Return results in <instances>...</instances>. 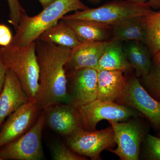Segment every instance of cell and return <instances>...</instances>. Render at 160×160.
Masks as SVG:
<instances>
[{"instance_id": "cell-1", "label": "cell", "mask_w": 160, "mask_h": 160, "mask_svg": "<svg viewBox=\"0 0 160 160\" xmlns=\"http://www.w3.org/2000/svg\"><path fill=\"white\" fill-rule=\"evenodd\" d=\"M36 51L39 68V86L35 100L41 110L57 104H69L65 65L71 49L37 39Z\"/></svg>"}, {"instance_id": "cell-2", "label": "cell", "mask_w": 160, "mask_h": 160, "mask_svg": "<svg viewBox=\"0 0 160 160\" xmlns=\"http://www.w3.org/2000/svg\"><path fill=\"white\" fill-rule=\"evenodd\" d=\"M88 8L81 0H56L34 16L24 13L20 18L11 44L23 46L33 42L67 13Z\"/></svg>"}, {"instance_id": "cell-3", "label": "cell", "mask_w": 160, "mask_h": 160, "mask_svg": "<svg viewBox=\"0 0 160 160\" xmlns=\"http://www.w3.org/2000/svg\"><path fill=\"white\" fill-rule=\"evenodd\" d=\"M0 57L6 69L11 70L17 77L30 99H34L39 86L35 42L23 46L12 44L1 46Z\"/></svg>"}, {"instance_id": "cell-4", "label": "cell", "mask_w": 160, "mask_h": 160, "mask_svg": "<svg viewBox=\"0 0 160 160\" xmlns=\"http://www.w3.org/2000/svg\"><path fill=\"white\" fill-rule=\"evenodd\" d=\"M150 2L114 0L97 8L75 11L72 14L64 16L62 19L88 20L112 27L127 20L144 17L153 11Z\"/></svg>"}, {"instance_id": "cell-5", "label": "cell", "mask_w": 160, "mask_h": 160, "mask_svg": "<svg viewBox=\"0 0 160 160\" xmlns=\"http://www.w3.org/2000/svg\"><path fill=\"white\" fill-rule=\"evenodd\" d=\"M138 118H132L126 122L109 121L114 132L117 147L108 151L116 155L122 160H138L147 129Z\"/></svg>"}, {"instance_id": "cell-6", "label": "cell", "mask_w": 160, "mask_h": 160, "mask_svg": "<svg viewBox=\"0 0 160 160\" xmlns=\"http://www.w3.org/2000/svg\"><path fill=\"white\" fill-rule=\"evenodd\" d=\"M45 124L43 111L25 134L0 149L2 160H40L44 157L42 133Z\"/></svg>"}, {"instance_id": "cell-7", "label": "cell", "mask_w": 160, "mask_h": 160, "mask_svg": "<svg viewBox=\"0 0 160 160\" xmlns=\"http://www.w3.org/2000/svg\"><path fill=\"white\" fill-rule=\"evenodd\" d=\"M77 108L83 129L87 131L95 130L98 123L102 120L120 122L143 116L129 106L98 99Z\"/></svg>"}, {"instance_id": "cell-8", "label": "cell", "mask_w": 160, "mask_h": 160, "mask_svg": "<svg viewBox=\"0 0 160 160\" xmlns=\"http://www.w3.org/2000/svg\"><path fill=\"white\" fill-rule=\"evenodd\" d=\"M66 142L76 153L93 160H101V152L111 149L116 144L114 132L111 126L100 130L80 129L66 137Z\"/></svg>"}, {"instance_id": "cell-9", "label": "cell", "mask_w": 160, "mask_h": 160, "mask_svg": "<svg viewBox=\"0 0 160 160\" xmlns=\"http://www.w3.org/2000/svg\"><path fill=\"white\" fill-rule=\"evenodd\" d=\"M115 102L135 109L149 120L155 129L160 130V102L146 91L137 77L126 78L125 90Z\"/></svg>"}, {"instance_id": "cell-10", "label": "cell", "mask_w": 160, "mask_h": 160, "mask_svg": "<svg viewBox=\"0 0 160 160\" xmlns=\"http://www.w3.org/2000/svg\"><path fill=\"white\" fill-rule=\"evenodd\" d=\"M66 76L69 104L78 108L97 99L98 71L96 69L82 68Z\"/></svg>"}, {"instance_id": "cell-11", "label": "cell", "mask_w": 160, "mask_h": 160, "mask_svg": "<svg viewBox=\"0 0 160 160\" xmlns=\"http://www.w3.org/2000/svg\"><path fill=\"white\" fill-rule=\"evenodd\" d=\"M40 110L32 99L10 114L0 131V149L27 132L36 122Z\"/></svg>"}, {"instance_id": "cell-12", "label": "cell", "mask_w": 160, "mask_h": 160, "mask_svg": "<svg viewBox=\"0 0 160 160\" xmlns=\"http://www.w3.org/2000/svg\"><path fill=\"white\" fill-rule=\"evenodd\" d=\"M45 123L52 130L67 137L83 129L78 108L70 104H53L43 110Z\"/></svg>"}, {"instance_id": "cell-13", "label": "cell", "mask_w": 160, "mask_h": 160, "mask_svg": "<svg viewBox=\"0 0 160 160\" xmlns=\"http://www.w3.org/2000/svg\"><path fill=\"white\" fill-rule=\"evenodd\" d=\"M30 100L17 77L13 72L7 69L0 94V127L6 118Z\"/></svg>"}, {"instance_id": "cell-14", "label": "cell", "mask_w": 160, "mask_h": 160, "mask_svg": "<svg viewBox=\"0 0 160 160\" xmlns=\"http://www.w3.org/2000/svg\"><path fill=\"white\" fill-rule=\"evenodd\" d=\"M108 42L81 43L71 49L69 60L65 65L66 75L82 68L95 69Z\"/></svg>"}, {"instance_id": "cell-15", "label": "cell", "mask_w": 160, "mask_h": 160, "mask_svg": "<svg viewBox=\"0 0 160 160\" xmlns=\"http://www.w3.org/2000/svg\"><path fill=\"white\" fill-rule=\"evenodd\" d=\"M124 72L119 70L98 71L97 99L115 102L123 94L126 84Z\"/></svg>"}, {"instance_id": "cell-16", "label": "cell", "mask_w": 160, "mask_h": 160, "mask_svg": "<svg viewBox=\"0 0 160 160\" xmlns=\"http://www.w3.org/2000/svg\"><path fill=\"white\" fill-rule=\"evenodd\" d=\"M132 69L126 58L121 41L112 38L108 42L95 68L100 70H119L125 72Z\"/></svg>"}, {"instance_id": "cell-17", "label": "cell", "mask_w": 160, "mask_h": 160, "mask_svg": "<svg viewBox=\"0 0 160 160\" xmlns=\"http://www.w3.org/2000/svg\"><path fill=\"white\" fill-rule=\"evenodd\" d=\"M63 20L71 27L81 43L107 41L112 29L110 26L88 20Z\"/></svg>"}, {"instance_id": "cell-18", "label": "cell", "mask_w": 160, "mask_h": 160, "mask_svg": "<svg viewBox=\"0 0 160 160\" xmlns=\"http://www.w3.org/2000/svg\"><path fill=\"white\" fill-rule=\"evenodd\" d=\"M123 49L132 68L138 78L145 76L149 72L152 64V56L146 45L136 41H129L123 46Z\"/></svg>"}, {"instance_id": "cell-19", "label": "cell", "mask_w": 160, "mask_h": 160, "mask_svg": "<svg viewBox=\"0 0 160 160\" xmlns=\"http://www.w3.org/2000/svg\"><path fill=\"white\" fill-rule=\"evenodd\" d=\"M38 39L71 49L81 43L71 27L62 19L43 32Z\"/></svg>"}, {"instance_id": "cell-20", "label": "cell", "mask_w": 160, "mask_h": 160, "mask_svg": "<svg viewBox=\"0 0 160 160\" xmlns=\"http://www.w3.org/2000/svg\"><path fill=\"white\" fill-rule=\"evenodd\" d=\"M142 18H134L112 27L113 38L121 41H136L145 45L146 35Z\"/></svg>"}, {"instance_id": "cell-21", "label": "cell", "mask_w": 160, "mask_h": 160, "mask_svg": "<svg viewBox=\"0 0 160 160\" xmlns=\"http://www.w3.org/2000/svg\"><path fill=\"white\" fill-rule=\"evenodd\" d=\"M146 35L145 45L153 57L160 52V10L142 18Z\"/></svg>"}, {"instance_id": "cell-22", "label": "cell", "mask_w": 160, "mask_h": 160, "mask_svg": "<svg viewBox=\"0 0 160 160\" xmlns=\"http://www.w3.org/2000/svg\"><path fill=\"white\" fill-rule=\"evenodd\" d=\"M142 86L149 94L160 102V64L152 62L148 74L141 78Z\"/></svg>"}, {"instance_id": "cell-23", "label": "cell", "mask_w": 160, "mask_h": 160, "mask_svg": "<svg viewBox=\"0 0 160 160\" xmlns=\"http://www.w3.org/2000/svg\"><path fill=\"white\" fill-rule=\"evenodd\" d=\"M52 157L54 160H85L87 158L75 152L67 146L61 142L53 143L51 147Z\"/></svg>"}, {"instance_id": "cell-24", "label": "cell", "mask_w": 160, "mask_h": 160, "mask_svg": "<svg viewBox=\"0 0 160 160\" xmlns=\"http://www.w3.org/2000/svg\"><path fill=\"white\" fill-rule=\"evenodd\" d=\"M143 144V154L145 159L160 160V137L147 133Z\"/></svg>"}, {"instance_id": "cell-25", "label": "cell", "mask_w": 160, "mask_h": 160, "mask_svg": "<svg viewBox=\"0 0 160 160\" xmlns=\"http://www.w3.org/2000/svg\"><path fill=\"white\" fill-rule=\"evenodd\" d=\"M9 9V22L16 29L20 18L24 13L25 9L21 6L18 0H7Z\"/></svg>"}, {"instance_id": "cell-26", "label": "cell", "mask_w": 160, "mask_h": 160, "mask_svg": "<svg viewBox=\"0 0 160 160\" xmlns=\"http://www.w3.org/2000/svg\"><path fill=\"white\" fill-rule=\"evenodd\" d=\"M13 37L9 27L5 24H0V46H9L12 42Z\"/></svg>"}, {"instance_id": "cell-27", "label": "cell", "mask_w": 160, "mask_h": 160, "mask_svg": "<svg viewBox=\"0 0 160 160\" xmlns=\"http://www.w3.org/2000/svg\"><path fill=\"white\" fill-rule=\"evenodd\" d=\"M7 70L0 57V94L5 84Z\"/></svg>"}, {"instance_id": "cell-28", "label": "cell", "mask_w": 160, "mask_h": 160, "mask_svg": "<svg viewBox=\"0 0 160 160\" xmlns=\"http://www.w3.org/2000/svg\"><path fill=\"white\" fill-rule=\"evenodd\" d=\"M135 2H150L152 4L153 8L160 7V0H128Z\"/></svg>"}, {"instance_id": "cell-29", "label": "cell", "mask_w": 160, "mask_h": 160, "mask_svg": "<svg viewBox=\"0 0 160 160\" xmlns=\"http://www.w3.org/2000/svg\"><path fill=\"white\" fill-rule=\"evenodd\" d=\"M55 1L56 0H38L41 5L42 6L43 9L46 8Z\"/></svg>"}, {"instance_id": "cell-30", "label": "cell", "mask_w": 160, "mask_h": 160, "mask_svg": "<svg viewBox=\"0 0 160 160\" xmlns=\"http://www.w3.org/2000/svg\"><path fill=\"white\" fill-rule=\"evenodd\" d=\"M152 62L154 63L160 64V52L152 57Z\"/></svg>"}, {"instance_id": "cell-31", "label": "cell", "mask_w": 160, "mask_h": 160, "mask_svg": "<svg viewBox=\"0 0 160 160\" xmlns=\"http://www.w3.org/2000/svg\"><path fill=\"white\" fill-rule=\"evenodd\" d=\"M88 2L93 4H97L102 2V0H88Z\"/></svg>"}, {"instance_id": "cell-32", "label": "cell", "mask_w": 160, "mask_h": 160, "mask_svg": "<svg viewBox=\"0 0 160 160\" xmlns=\"http://www.w3.org/2000/svg\"><path fill=\"white\" fill-rule=\"evenodd\" d=\"M158 136L159 137H160V130L159 132L158 133Z\"/></svg>"}, {"instance_id": "cell-33", "label": "cell", "mask_w": 160, "mask_h": 160, "mask_svg": "<svg viewBox=\"0 0 160 160\" xmlns=\"http://www.w3.org/2000/svg\"><path fill=\"white\" fill-rule=\"evenodd\" d=\"M0 160H2V158H1V157H0Z\"/></svg>"}]
</instances>
